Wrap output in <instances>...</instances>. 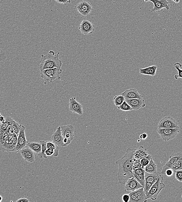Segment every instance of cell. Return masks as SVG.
Returning a JSON list of instances; mask_svg holds the SVG:
<instances>
[{
	"mask_svg": "<svg viewBox=\"0 0 182 202\" xmlns=\"http://www.w3.org/2000/svg\"><path fill=\"white\" fill-rule=\"evenodd\" d=\"M136 149L129 148L126 154L120 159L115 162L119 166L117 176L121 185H124L129 178L134 177L133 173V158Z\"/></svg>",
	"mask_w": 182,
	"mask_h": 202,
	"instance_id": "cell-1",
	"label": "cell"
},
{
	"mask_svg": "<svg viewBox=\"0 0 182 202\" xmlns=\"http://www.w3.org/2000/svg\"><path fill=\"white\" fill-rule=\"evenodd\" d=\"M59 52L55 54L54 51L51 50L46 55H42L40 63L39 65L40 71L47 69H61L62 62L59 59Z\"/></svg>",
	"mask_w": 182,
	"mask_h": 202,
	"instance_id": "cell-2",
	"label": "cell"
},
{
	"mask_svg": "<svg viewBox=\"0 0 182 202\" xmlns=\"http://www.w3.org/2000/svg\"><path fill=\"white\" fill-rule=\"evenodd\" d=\"M164 178L161 174L158 175L157 181L153 184L148 192L146 194L147 199L154 200L157 198L159 194L163 188H165V184L163 183Z\"/></svg>",
	"mask_w": 182,
	"mask_h": 202,
	"instance_id": "cell-3",
	"label": "cell"
},
{
	"mask_svg": "<svg viewBox=\"0 0 182 202\" xmlns=\"http://www.w3.org/2000/svg\"><path fill=\"white\" fill-rule=\"evenodd\" d=\"M62 72V70L61 69H47L40 71V75L45 82H51L56 79H59L60 75Z\"/></svg>",
	"mask_w": 182,
	"mask_h": 202,
	"instance_id": "cell-4",
	"label": "cell"
},
{
	"mask_svg": "<svg viewBox=\"0 0 182 202\" xmlns=\"http://www.w3.org/2000/svg\"><path fill=\"white\" fill-rule=\"evenodd\" d=\"M157 132L160 135L161 139L168 141L174 139L179 132V127L178 128L157 129Z\"/></svg>",
	"mask_w": 182,
	"mask_h": 202,
	"instance_id": "cell-5",
	"label": "cell"
},
{
	"mask_svg": "<svg viewBox=\"0 0 182 202\" xmlns=\"http://www.w3.org/2000/svg\"><path fill=\"white\" fill-rule=\"evenodd\" d=\"M158 128H172L179 127L176 119L171 116H166L161 119L158 125Z\"/></svg>",
	"mask_w": 182,
	"mask_h": 202,
	"instance_id": "cell-6",
	"label": "cell"
},
{
	"mask_svg": "<svg viewBox=\"0 0 182 202\" xmlns=\"http://www.w3.org/2000/svg\"><path fill=\"white\" fill-rule=\"evenodd\" d=\"M129 195L130 196L129 202H146L148 199L143 188L132 191Z\"/></svg>",
	"mask_w": 182,
	"mask_h": 202,
	"instance_id": "cell-7",
	"label": "cell"
},
{
	"mask_svg": "<svg viewBox=\"0 0 182 202\" xmlns=\"http://www.w3.org/2000/svg\"><path fill=\"white\" fill-rule=\"evenodd\" d=\"M26 127L21 125V130L18 136V143L15 149V152H18L22 149L27 147L28 142L25 136Z\"/></svg>",
	"mask_w": 182,
	"mask_h": 202,
	"instance_id": "cell-8",
	"label": "cell"
},
{
	"mask_svg": "<svg viewBox=\"0 0 182 202\" xmlns=\"http://www.w3.org/2000/svg\"><path fill=\"white\" fill-rule=\"evenodd\" d=\"M75 9L81 15L87 17L92 11V8L91 4L89 2L83 1L76 5Z\"/></svg>",
	"mask_w": 182,
	"mask_h": 202,
	"instance_id": "cell-9",
	"label": "cell"
},
{
	"mask_svg": "<svg viewBox=\"0 0 182 202\" xmlns=\"http://www.w3.org/2000/svg\"><path fill=\"white\" fill-rule=\"evenodd\" d=\"M145 2H151L154 5L152 9V12H158L165 8L168 10L170 9L169 3L168 0H144Z\"/></svg>",
	"mask_w": 182,
	"mask_h": 202,
	"instance_id": "cell-10",
	"label": "cell"
},
{
	"mask_svg": "<svg viewBox=\"0 0 182 202\" xmlns=\"http://www.w3.org/2000/svg\"><path fill=\"white\" fill-rule=\"evenodd\" d=\"M78 29L83 34L87 35L93 33L95 30V27L90 21L84 20L79 26Z\"/></svg>",
	"mask_w": 182,
	"mask_h": 202,
	"instance_id": "cell-11",
	"label": "cell"
},
{
	"mask_svg": "<svg viewBox=\"0 0 182 202\" xmlns=\"http://www.w3.org/2000/svg\"><path fill=\"white\" fill-rule=\"evenodd\" d=\"M182 160V154L180 153H177L172 154L169 156V159L165 165L163 166L162 170L160 174L165 175L166 171L167 169L171 168L173 164L177 161Z\"/></svg>",
	"mask_w": 182,
	"mask_h": 202,
	"instance_id": "cell-12",
	"label": "cell"
},
{
	"mask_svg": "<svg viewBox=\"0 0 182 202\" xmlns=\"http://www.w3.org/2000/svg\"><path fill=\"white\" fill-rule=\"evenodd\" d=\"M69 110L73 113L82 115L83 114L82 105L80 103L77 101L76 98L73 97L69 100Z\"/></svg>",
	"mask_w": 182,
	"mask_h": 202,
	"instance_id": "cell-13",
	"label": "cell"
},
{
	"mask_svg": "<svg viewBox=\"0 0 182 202\" xmlns=\"http://www.w3.org/2000/svg\"><path fill=\"white\" fill-rule=\"evenodd\" d=\"M125 185V191H134L140 188H143L138 180L134 177L131 178L128 180Z\"/></svg>",
	"mask_w": 182,
	"mask_h": 202,
	"instance_id": "cell-14",
	"label": "cell"
},
{
	"mask_svg": "<svg viewBox=\"0 0 182 202\" xmlns=\"http://www.w3.org/2000/svg\"><path fill=\"white\" fill-rule=\"evenodd\" d=\"M64 139V138L62 135L61 127H58L51 136L52 140L54 143L59 147H65L63 142Z\"/></svg>",
	"mask_w": 182,
	"mask_h": 202,
	"instance_id": "cell-15",
	"label": "cell"
},
{
	"mask_svg": "<svg viewBox=\"0 0 182 202\" xmlns=\"http://www.w3.org/2000/svg\"><path fill=\"white\" fill-rule=\"evenodd\" d=\"M24 160L30 162L34 163L35 161V157L34 152L32 151L28 146L19 152Z\"/></svg>",
	"mask_w": 182,
	"mask_h": 202,
	"instance_id": "cell-16",
	"label": "cell"
},
{
	"mask_svg": "<svg viewBox=\"0 0 182 202\" xmlns=\"http://www.w3.org/2000/svg\"><path fill=\"white\" fill-rule=\"evenodd\" d=\"M61 128L63 137L69 139L72 142L74 139V127L71 124L67 125L62 126Z\"/></svg>",
	"mask_w": 182,
	"mask_h": 202,
	"instance_id": "cell-17",
	"label": "cell"
},
{
	"mask_svg": "<svg viewBox=\"0 0 182 202\" xmlns=\"http://www.w3.org/2000/svg\"><path fill=\"white\" fill-rule=\"evenodd\" d=\"M126 102L131 107L133 110L138 111L145 107V100L143 98H134L126 100Z\"/></svg>",
	"mask_w": 182,
	"mask_h": 202,
	"instance_id": "cell-18",
	"label": "cell"
},
{
	"mask_svg": "<svg viewBox=\"0 0 182 202\" xmlns=\"http://www.w3.org/2000/svg\"><path fill=\"white\" fill-rule=\"evenodd\" d=\"M121 95L125 98V100L143 98V97L139 93L138 91L134 88L127 89L123 92Z\"/></svg>",
	"mask_w": 182,
	"mask_h": 202,
	"instance_id": "cell-19",
	"label": "cell"
},
{
	"mask_svg": "<svg viewBox=\"0 0 182 202\" xmlns=\"http://www.w3.org/2000/svg\"><path fill=\"white\" fill-rule=\"evenodd\" d=\"M147 149L143 146H141L139 147L135 150L133 158V163L136 161L141 160L148 155L147 153Z\"/></svg>",
	"mask_w": 182,
	"mask_h": 202,
	"instance_id": "cell-20",
	"label": "cell"
},
{
	"mask_svg": "<svg viewBox=\"0 0 182 202\" xmlns=\"http://www.w3.org/2000/svg\"><path fill=\"white\" fill-rule=\"evenodd\" d=\"M15 148L13 146V142L11 140H7L3 143H0V149L2 152H15Z\"/></svg>",
	"mask_w": 182,
	"mask_h": 202,
	"instance_id": "cell-21",
	"label": "cell"
},
{
	"mask_svg": "<svg viewBox=\"0 0 182 202\" xmlns=\"http://www.w3.org/2000/svg\"><path fill=\"white\" fill-rule=\"evenodd\" d=\"M160 173L157 172L156 173H149L145 172V183H148L153 185L157 181L158 177Z\"/></svg>",
	"mask_w": 182,
	"mask_h": 202,
	"instance_id": "cell-22",
	"label": "cell"
},
{
	"mask_svg": "<svg viewBox=\"0 0 182 202\" xmlns=\"http://www.w3.org/2000/svg\"><path fill=\"white\" fill-rule=\"evenodd\" d=\"M145 171L149 173H156L157 172V165L153 161V158L151 159L148 165L144 168Z\"/></svg>",
	"mask_w": 182,
	"mask_h": 202,
	"instance_id": "cell-23",
	"label": "cell"
},
{
	"mask_svg": "<svg viewBox=\"0 0 182 202\" xmlns=\"http://www.w3.org/2000/svg\"><path fill=\"white\" fill-rule=\"evenodd\" d=\"M27 146L33 151L34 152L37 154H39L41 152L42 146L41 143H37V142H31L28 143Z\"/></svg>",
	"mask_w": 182,
	"mask_h": 202,
	"instance_id": "cell-24",
	"label": "cell"
},
{
	"mask_svg": "<svg viewBox=\"0 0 182 202\" xmlns=\"http://www.w3.org/2000/svg\"><path fill=\"white\" fill-rule=\"evenodd\" d=\"M14 122L13 119L11 117L8 116L5 118V122L1 123V130H6L8 126L9 125H12Z\"/></svg>",
	"mask_w": 182,
	"mask_h": 202,
	"instance_id": "cell-25",
	"label": "cell"
},
{
	"mask_svg": "<svg viewBox=\"0 0 182 202\" xmlns=\"http://www.w3.org/2000/svg\"><path fill=\"white\" fill-rule=\"evenodd\" d=\"M40 143L42 145V151L41 152L38 154V155L40 158H43L45 159H47V156L46 154V152L47 149L46 142L44 141L41 140L40 142Z\"/></svg>",
	"mask_w": 182,
	"mask_h": 202,
	"instance_id": "cell-26",
	"label": "cell"
},
{
	"mask_svg": "<svg viewBox=\"0 0 182 202\" xmlns=\"http://www.w3.org/2000/svg\"><path fill=\"white\" fill-rule=\"evenodd\" d=\"M125 100V98L122 95L115 96L113 99L114 104L117 107L121 105Z\"/></svg>",
	"mask_w": 182,
	"mask_h": 202,
	"instance_id": "cell-27",
	"label": "cell"
},
{
	"mask_svg": "<svg viewBox=\"0 0 182 202\" xmlns=\"http://www.w3.org/2000/svg\"><path fill=\"white\" fill-rule=\"evenodd\" d=\"M175 69L178 71L177 74L174 75V78L177 79L179 78L182 79V69L180 68L182 67V65L179 62H177L174 64Z\"/></svg>",
	"mask_w": 182,
	"mask_h": 202,
	"instance_id": "cell-28",
	"label": "cell"
},
{
	"mask_svg": "<svg viewBox=\"0 0 182 202\" xmlns=\"http://www.w3.org/2000/svg\"><path fill=\"white\" fill-rule=\"evenodd\" d=\"M117 108L118 109L123 111H130L133 110L132 108L127 104L126 100L121 105L117 107Z\"/></svg>",
	"mask_w": 182,
	"mask_h": 202,
	"instance_id": "cell-29",
	"label": "cell"
},
{
	"mask_svg": "<svg viewBox=\"0 0 182 202\" xmlns=\"http://www.w3.org/2000/svg\"><path fill=\"white\" fill-rule=\"evenodd\" d=\"M152 158V156L148 154V155L147 156L140 160L141 165H142L143 168L144 169L145 166L148 165Z\"/></svg>",
	"mask_w": 182,
	"mask_h": 202,
	"instance_id": "cell-30",
	"label": "cell"
},
{
	"mask_svg": "<svg viewBox=\"0 0 182 202\" xmlns=\"http://www.w3.org/2000/svg\"><path fill=\"white\" fill-rule=\"evenodd\" d=\"M171 168L173 169L174 173H176L177 170L182 169V160L177 161L172 165Z\"/></svg>",
	"mask_w": 182,
	"mask_h": 202,
	"instance_id": "cell-31",
	"label": "cell"
},
{
	"mask_svg": "<svg viewBox=\"0 0 182 202\" xmlns=\"http://www.w3.org/2000/svg\"><path fill=\"white\" fill-rule=\"evenodd\" d=\"M21 124H19L14 120V122L12 124V128L13 130L15 133L18 136L19 133H20V130H21Z\"/></svg>",
	"mask_w": 182,
	"mask_h": 202,
	"instance_id": "cell-32",
	"label": "cell"
},
{
	"mask_svg": "<svg viewBox=\"0 0 182 202\" xmlns=\"http://www.w3.org/2000/svg\"><path fill=\"white\" fill-rule=\"evenodd\" d=\"M134 177H135L136 179L138 180L139 182L143 186V188L145 184V176L140 174H134Z\"/></svg>",
	"mask_w": 182,
	"mask_h": 202,
	"instance_id": "cell-33",
	"label": "cell"
},
{
	"mask_svg": "<svg viewBox=\"0 0 182 202\" xmlns=\"http://www.w3.org/2000/svg\"><path fill=\"white\" fill-rule=\"evenodd\" d=\"M134 174H140L145 176V169L142 168H137L133 170Z\"/></svg>",
	"mask_w": 182,
	"mask_h": 202,
	"instance_id": "cell-34",
	"label": "cell"
},
{
	"mask_svg": "<svg viewBox=\"0 0 182 202\" xmlns=\"http://www.w3.org/2000/svg\"><path fill=\"white\" fill-rule=\"evenodd\" d=\"M148 67L149 71V75L152 76H154L155 75L157 66H148Z\"/></svg>",
	"mask_w": 182,
	"mask_h": 202,
	"instance_id": "cell-35",
	"label": "cell"
},
{
	"mask_svg": "<svg viewBox=\"0 0 182 202\" xmlns=\"http://www.w3.org/2000/svg\"><path fill=\"white\" fill-rule=\"evenodd\" d=\"M175 175L176 179L179 182H182V169L177 170Z\"/></svg>",
	"mask_w": 182,
	"mask_h": 202,
	"instance_id": "cell-36",
	"label": "cell"
},
{
	"mask_svg": "<svg viewBox=\"0 0 182 202\" xmlns=\"http://www.w3.org/2000/svg\"><path fill=\"white\" fill-rule=\"evenodd\" d=\"M58 3L65 5H67L70 4L71 0H54Z\"/></svg>",
	"mask_w": 182,
	"mask_h": 202,
	"instance_id": "cell-37",
	"label": "cell"
},
{
	"mask_svg": "<svg viewBox=\"0 0 182 202\" xmlns=\"http://www.w3.org/2000/svg\"><path fill=\"white\" fill-rule=\"evenodd\" d=\"M8 134H9V132L7 131L6 129L4 130H0V140L8 135Z\"/></svg>",
	"mask_w": 182,
	"mask_h": 202,
	"instance_id": "cell-38",
	"label": "cell"
},
{
	"mask_svg": "<svg viewBox=\"0 0 182 202\" xmlns=\"http://www.w3.org/2000/svg\"><path fill=\"white\" fill-rule=\"evenodd\" d=\"M133 169L137 168H142V165H141L140 161V160H137L135 162H134V163H133Z\"/></svg>",
	"mask_w": 182,
	"mask_h": 202,
	"instance_id": "cell-39",
	"label": "cell"
},
{
	"mask_svg": "<svg viewBox=\"0 0 182 202\" xmlns=\"http://www.w3.org/2000/svg\"><path fill=\"white\" fill-rule=\"evenodd\" d=\"M174 174L173 169L172 168L167 169L166 171L165 175L168 177H171Z\"/></svg>",
	"mask_w": 182,
	"mask_h": 202,
	"instance_id": "cell-40",
	"label": "cell"
},
{
	"mask_svg": "<svg viewBox=\"0 0 182 202\" xmlns=\"http://www.w3.org/2000/svg\"><path fill=\"white\" fill-rule=\"evenodd\" d=\"M122 200L124 202H129V195L127 194H125L122 197Z\"/></svg>",
	"mask_w": 182,
	"mask_h": 202,
	"instance_id": "cell-41",
	"label": "cell"
},
{
	"mask_svg": "<svg viewBox=\"0 0 182 202\" xmlns=\"http://www.w3.org/2000/svg\"><path fill=\"white\" fill-rule=\"evenodd\" d=\"M18 139V136L15 134L14 136L13 139H12V141L13 142V146L15 148L16 146L17 145Z\"/></svg>",
	"mask_w": 182,
	"mask_h": 202,
	"instance_id": "cell-42",
	"label": "cell"
},
{
	"mask_svg": "<svg viewBox=\"0 0 182 202\" xmlns=\"http://www.w3.org/2000/svg\"><path fill=\"white\" fill-rule=\"evenodd\" d=\"M1 58H0V60L1 61H4L6 59V56L5 55V53L1 49Z\"/></svg>",
	"mask_w": 182,
	"mask_h": 202,
	"instance_id": "cell-43",
	"label": "cell"
},
{
	"mask_svg": "<svg viewBox=\"0 0 182 202\" xmlns=\"http://www.w3.org/2000/svg\"><path fill=\"white\" fill-rule=\"evenodd\" d=\"M59 146H57L56 149H54V152L53 155V156L54 157H56L59 156Z\"/></svg>",
	"mask_w": 182,
	"mask_h": 202,
	"instance_id": "cell-44",
	"label": "cell"
},
{
	"mask_svg": "<svg viewBox=\"0 0 182 202\" xmlns=\"http://www.w3.org/2000/svg\"><path fill=\"white\" fill-rule=\"evenodd\" d=\"M148 135L146 133H143L140 135L139 138L142 140H145L148 138Z\"/></svg>",
	"mask_w": 182,
	"mask_h": 202,
	"instance_id": "cell-45",
	"label": "cell"
},
{
	"mask_svg": "<svg viewBox=\"0 0 182 202\" xmlns=\"http://www.w3.org/2000/svg\"><path fill=\"white\" fill-rule=\"evenodd\" d=\"M8 140H9V135L5 136V137L3 138L2 139H1V140H0V143L2 144V143H5V141Z\"/></svg>",
	"mask_w": 182,
	"mask_h": 202,
	"instance_id": "cell-46",
	"label": "cell"
},
{
	"mask_svg": "<svg viewBox=\"0 0 182 202\" xmlns=\"http://www.w3.org/2000/svg\"><path fill=\"white\" fill-rule=\"evenodd\" d=\"M63 142L64 143L65 147H66V146H67L68 145L70 144L71 141L69 139H66V138H64L63 139Z\"/></svg>",
	"mask_w": 182,
	"mask_h": 202,
	"instance_id": "cell-47",
	"label": "cell"
},
{
	"mask_svg": "<svg viewBox=\"0 0 182 202\" xmlns=\"http://www.w3.org/2000/svg\"><path fill=\"white\" fill-rule=\"evenodd\" d=\"M29 201V200L28 199L24 197L21 198L19 199L18 200H16L17 202H28Z\"/></svg>",
	"mask_w": 182,
	"mask_h": 202,
	"instance_id": "cell-48",
	"label": "cell"
},
{
	"mask_svg": "<svg viewBox=\"0 0 182 202\" xmlns=\"http://www.w3.org/2000/svg\"><path fill=\"white\" fill-rule=\"evenodd\" d=\"M46 142L47 149L51 148L52 146V145L54 143L53 142L47 141Z\"/></svg>",
	"mask_w": 182,
	"mask_h": 202,
	"instance_id": "cell-49",
	"label": "cell"
},
{
	"mask_svg": "<svg viewBox=\"0 0 182 202\" xmlns=\"http://www.w3.org/2000/svg\"><path fill=\"white\" fill-rule=\"evenodd\" d=\"M46 154L47 156H51L53 155V154L52 153L50 152H49L47 150H46Z\"/></svg>",
	"mask_w": 182,
	"mask_h": 202,
	"instance_id": "cell-50",
	"label": "cell"
},
{
	"mask_svg": "<svg viewBox=\"0 0 182 202\" xmlns=\"http://www.w3.org/2000/svg\"><path fill=\"white\" fill-rule=\"evenodd\" d=\"M15 134V133H14V134H12V135H9V140L12 141V139H13L14 136Z\"/></svg>",
	"mask_w": 182,
	"mask_h": 202,
	"instance_id": "cell-51",
	"label": "cell"
},
{
	"mask_svg": "<svg viewBox=\"0 0 182 202\" xmlns=\"http://www.w3.org/2000/svg\"><path fill=\"white\" fill-rule=\"evenodd\" d=\"M14 133H15L14 131H13V128H12V127L11 128V129L10 131H9V134H8V135H12V134H14Z\"/></svg>",
	"mask_w": 182,
	"mask_h": 202,
	"instance_id": "cell-52",
	"label": "cell"
},
{
	"mask_svg": "<svg viewBox=\"0 0 182 202\" xmlns=\"http://www.w3.org/2000/svg\"><path fill=\"white\" fill-rule=\"evenodd\" d=\"M5 118L4 117L1 116V123H3V122H5Z\"/></svg>",
	"mask_w": 182,
	"mask_h": 202,
	"instance_id": "cell-53",
	"label": "cell"
},
{
	"mask_svg": "<svg viewBox=\"0 0 182 202\" xmlns=\"http://www.w3.org/2000/svg\"><path fill=\"white\" fill-rule=\"evenodd\" d=\"M171 1L174 3L178 4L180 2V0H171Z\"/></svg>",
	"mask_w": 182,
	"mask_h": 202,
	"instance_id": "cell-54",
	"label": "cell"
},
{
	"mask_svg": "<svg viewBox=\"0 0 182 202\" xmlns=\"http://www.w3.org/2000/svg\"><path fill=\"white\" fill-rule=\"evenodd\" d=\"M0 197H1V200H0V202L2 201V200L3 199V197L2 196H0Z\"/></svg>",
	"mask_w": 182,
	"mask_h": 202,
	"instance_id": "cell-55",
	"label": "cell"
},
{
	"mask_svg": "<svg viewBox=\"0 0 182 202\" xmlns=\"http://www.w3.org/2000/svg\"></svg>",
	"mask_w": 182,
	"mask_h": 202,
	"instance_id": "cell-56",
	"label": "cell"
}]
</instances>
